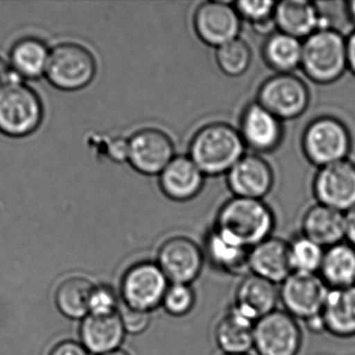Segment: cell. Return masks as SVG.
Wrapping results in <instances>:
<instances>
[{
    "mask_svg": "<svg viewBox=\"0 0 355 355\" xmlns=\"http://www.w3.org/2000/svg\"><path fill=\"white\" fill-rule=\"evenodd\" d=\"M239 132L245 146L257 153H271L282 143L284 130L282 121L255 101L243 111Z\"/></svg>",
    "mask_w": 355,
    "mask_h": 355,
    "instance_id": "obj_16",
    "label": "cell"
},
{
    "mask_svg": "<svg viewBox=\"0 0 355 355\" xmlns=\"http://www.w3.org/2000/svg\"><path fill=\"white\" fill-rule=\"evenodd\" d=\"M94 286L86 278L71 277L62 282L55 294L58 309L71 319H80L90 313Z\"/></svg>",
    "mask_w": 355,
    "mask_h": 355,
    "instance_id": "obj_29",
    "label": "cell"
},
{
    "mask_svg": "<svg viewBox=\"0 0 355 355\" xmlns=\"http://www.w3.org/2000/svg\"><path fill=\"white\" fill-rule=\"evenodd\" d=\"M103 355H128V353L124 352V351L115 350L113 352L105 353V354Z\"/></svg>",
    "mask_w": 355,
    "mask_h": 355,
    "instance_id": "obj_42",
    "label": "cell"
},
{
    "mask_svg": "<svg viewBox=\"0 0 355 355\" xmlns=\"http://www.w3.org/2000/svg\"><path fill=\"white\" fill-rule=\"evenodd\" d=\"M150 313H145V311H136V309H126L122 311L121 320L125 331L132 334H139L145 331L148 327L149 322H150Z\"/></svg>",
    "mask_w": 355,
    "mask_h": 355,
    "instance_id": "obj_36",
    "label": "cell"
},
{
    "mask_svg": "<svg viewBox=\"0 0 355 355\" xmlns=\"http://www.w3.org/2000/svg\"><path fill=\"white\" fill-rule=\"evenodd\" d=\"M241 21L234 3L216 0L201 3L197 8L193 26L205 44L218 49L239 38Z\"/></svg>",
    "mask_w": 355,
    "mask_h": 355,
    "instance_id": "obj_13",
    "label": "cell"
},
{
    "mask_svg": "<svg viewBox=\"0 0 355 355\" xmlns=\"http://www.w3.org/2000/svg\"><path fill=\"white\" fill-rule=\"evenodd\" d=\"M249 272L274 284H282L293 273L288 254V243L269 238L248 253Z\"/></svg>",
    "mask_w": 355,
    "mask_h": 355,
    "instance_id": "obj_20",
    "label": "cell"
},
{
    "mask_svg": "<svg viewBox=\"0 0 355 355\" xmlns=\"http://www.w3.org/2000/svg\"><path fill=\"white\" fill-rule=\"evenodd\" d=\"M159 178L161 190L168 198L184 202L200 193L205 175L189 155H175Z\"/></svg>",
    "mask_w": 355,
    "mask_h": 355,
    "instance_id": "obj_19",
    "label": "cell"
},
{
    "mask_svg": "<svg viewBox=\"0 0 355 355\" xmlns=\"http://www.w3.org/2000/svg\"><path fill=\"white\" fill-rule=\"evenodd\" d=\"M301 345L297 320L286 311L276 309L255 322L253 349L257 355H298Z\"/></svg>",
    "mask_w": 355,
    "mask_h": 355,
    "instance_id": "obj_10",
    "label": "cell"
},
{
    "mask_svg": "<svg viewBox=\"0 0 355 355\" xmlns=\"http://www.w3.org/2000/svg\"><path fill=\"white\" fill-rule=\"evenodd\" d=\"M318 275L329 290L355 286V249L346 242L326 248Z\"/></svg>",
    "mask_w": 355,
    "mask_h": 355,
    "instance_id": "obj_26",
    "label": "cell"
},
{
    "mask_svg": "<svg viewBox=\"0 0 355 355\" xmlns=\"http://www.w3.org/2000/svg\"><path fill=\"white\" fill-rule=\"evenodd\" d=\"M302 41L284 33L268 37L263 47L266 64L277 73H292L301 66Z\"/></svg>",
    "mask_w": 355,
    "mask_h": 355,
    "instance_id": "obj_28",
    "label": "cell"
},
{
    "mask_svg": "<svg viewBox=\"0 0 355 355\" xmlns=\"http://www.w3.org/2000/svg\"><path fill=\"white\" fill-rule=\"evenodd\" d=\"M301 145L305 157L321 168L346 159L352 148V137L344 122L322 116L307 124Z\"/></svg>",
    "mask_w": 355,
    "mask_h": 355,
    "instance_id": "obj_5",
    "label": "cell"
},
{
    "mask_svg": "<svg viewBox=\"0 0 355 355\" xmlns=\"http://www.w3.org/2000/svg\"><path fill=\"white\" fill-rule=\"evenodd\" d=\"M44 109L39 95L31 87L14 82L0 91V134L24 138L42 123Z\"/></svg>",
    "mask_w": 355,
    "mask_h": 355,
    "instance_id": "obj_4",
    "label": "cell"
},
{
    "mask_svg": "<svg viewBox=\"0 0 355 355\" xmlns=\"http://www.w3.org/2000/svg\"><path fill=\"white\" fill-rule=\"evenodd\" d=\"M49 51L45 42L34 37L17 41L10 53V63L14 73L26 80H37L46 71Z\"/></svg>",
    "mask_w": 355,
    "mask_h": 355,
    "instance_id": "obj_27",
    "label": "cell"
},
{
    "mask_svg": "<svg viewBox=\"0 0 355 355\" xmlns=\"http://www.w3.org/2000/svg\"><path fill=\"white\" fill-rule=\"evenodd\" d=\"M347 13H348L349 18L352 20L355 24V0H352V1H349L347 3Z\"/></svg>",
    "mask_w": 355,
    "mask_h": 355,
    "instance_id": "obj_41",
    "label": "cell"
},
{
    "mask_svg": "<svg viewBox=\"0 0 355 355\" xmlns=\"http://www.w3.org/2000/svg\"><path fill=\"white\" fill-rule=\"evenodd\" d=\"M254 325L232 307L216 326L217 346L223 354H248L253 349Z\"/></svg>",
    "mask_w": 355,
    "mask_h": 355,
    "instance_id": "obj_24",
    "label": "cell"
},
{
    "mask_svg": "<svg viewBox=\"0 0 355 355\" xmlns=\"http://www.w3.org/2000/svg\"><path fill=\"white\" fill-rule=\"evenodd\" d=\"M234 197L263 200L273 188L274 174L267 161L257 155H245L226 174Z\"/></svg>",
    "mask_w": 355,
    "mask_h": 355,
    "instance_id": "obj_15",
    "label": "cell"
},
{
    "mask_svg": "<svg viewBox=\"0 0 355 355\" xmlns=\"http://www.w3.org/2000/svg\"><path fill=\"white\" fill-rule=\"evenodd\" d=\"M309 101V88L301 78L293 73H277L259 87L257 101L282 121L300 117Z\"/></svg>",
    "mask_w": 355,
    "mask_h": 355,
    "instance_id": "obj_7",
    "label": "cell"
},
{
    "mask_svg": "<svg viewBox=\"0 0 355 355\" xmlns=\"http://www.w3.org/2000/svg\"><path fill=\"white\" fill-rule=\"evenodd\" d=\"M274 227L273 211L263 200L234 197L218 211L214 230L230 242L250 250L271 238Z\"/></svg>",
    "mask_w": 355,
    "mask_h": 355,
    "instance_id": "obj_1",
    "label": "cell"
},
{
    "mask_svg": "<svg viewBox=\"0 0 355 355\" xmlns=\"http://www.w3.org/2000/svg\"><path fill=\"white\" fill-rule=\"evenodd\" d=\"M124 329L118 313L90 315L85 318L80 327V336L85 348L95 354L113 352L123 340Z\"/></svg>",
    "mask_w": 355,
    "mask_h": 355,
    "instance_id": "obj_22",
    "label": "cell"
},
{
    "mask_svg": "<svg viewBox=\"0 0 355 355\" xmlns=\"http://www.w3.org/2000/svg\"><path fill=\"white\" fill-rule=\"evenodd\" d=\"M302 234L325 249L345 242V214L318 203L303 216Z\"/></svg>",
    "mask_w": 355,
    "mask_h": 355,
    "instance_id": "obj_23",
    "label": "cell"
},
{
    "mask_svg": "<svg viewBox=\"0 0 355 355\" xmlns=\"http://www.w3.org/2000/svg\"><path fill=\"white\" fill-rule=\"evenodd\" d=\"M300 68L315 84L340 80L348 69L346 38L331 28L313 33L303 40Z\"/></svg>",
    "mask_w": 355,
    "mask_h": 355,
    "instance_id": "obj_3",
    "label": "cell"
},
{
    "mask_svg": "<svg viewBox=\"0 0 355 355\" xmlns=\"http://www.w3.org/2000/svg\"><path fill=\"white\" fill-rule=\"evenodd\" d=\"M203 253L213 267L228 275L240 276L249 272L248 249L230 242L214 228L207 234Z\"/></svg>",
    "mask_w": 355,
    "mask_h": 355,
    "instance_id": "obj_25",
    "label": "cell"
},
{
    "mask_svg": "<svg viewBox=\"0 0 355 355\" xmlns=\"http://www.w3.org/2000/svg\"><path fill=\"white\" fill-rule=\"evenodd\" d=\"M278 300L279 290L276 288V284L249 274L243 278L236 288L232 307L255 323L276 311Z\"/></svg>",
    "mask_w": 355,
    "mask_h": 355,
    "instance_id": "obj_17",
    "label": "cell"
},
{
    "mask_svg": "<svg viewBox=\"0 0 355 355\" xmlns=\"http://www.w3.org/2000/svg\"><path fill=\"white\" fill-rule=\"evenodd\" d=\"M313 191L319 205L346 214L355 207V164L346 159L319 168Z\"/></svg>",
    "mask_w": 355,
    "mask_h": 355,
    "instance_id": "obj_11",
    "label": "cell"
},
{
    "mask_svg": "<svg viewBox=\"0 0 355 355\" xmlns=\"http://www.w3.org/2000/svg\"><path fill=\"white\" fill-rule=\"evenodd\" d=\"M51 355H88L86 348L74 342H64L58 345Z\"/></svg>",
    "mask_w": 355,
    "mask_h": 355,
    "instance_id": "obj_37",
    "label": "cell"
},
{
    "mask_svg": "<svg viewBox=\"0 0 355 355\" xmlns=\"http://www.w3.org/2000/svg\"><path fill=\"white\" fill-rule=\"evenodd\" d=\"M278 32L294 38L306 39L325 26L317 5L305 0H284L276 3L273 14Z\"/></svg>",
    "mask_w": 355,
    "mask_h": 355,
    "instance_id": "obj_18",
    "label": "cell"
},
{
    "mask_svg": "<svg viewBox=\"0 0 355 355\" xmlns=\"http://www.w3.org/2000/svg\"><path fill=\"white\" fill-rule=\"evenodd\" d=\"M223 355H248V354H223Z\"/></svg>",
    "mask_w": 355,
    "mask_h": 355,
    "instance_id": "obj_43",
    "label": "cell"
},
{
    "mask_svg": "<svg viewBox=\"0 0 355 355\" xmlns=\"http://www.w3.org/2000/svg\"><path fill=\"white\" fill-rule=\"evenodd\" d=\"M276 3L269 0L253 1V0H241L234 3V8L241 19L246 20L251 26L273 17Z\"/></svg>",
    "mask_w": 355,
    "mask_h": 355,
    "instance_id": "obj_33",
    "label": "cell"
},
{
    "mask_svg": "<svg viewBox=\"0 0 355 355\" xmlns=\"http://www.w3.org/2000/svg\"><path fill=\"white\" fill-rule=\"evenodd\" d=\"M169 280L157 263L142 261L128 270L122 280L121 292L126 306L150 313L163 303Z\"/></svg>",
    "mask_w": 355,
    "mask_h": 355,
    "instance_id": "obj_8",
    "label": "cell"
},
{
    "mask_svg": "<svg viewBox=\"0 0 355 355\" xmlns=\"http://www.w3.org/2000/svg\"><path fill=\"white\" fill-rule=\"evenodd\" d=\"M196 294L190 284H170L162 306L168 315L174 318H182L188 315L194 309Z\"/></svg>",
    "mask_w": 355,
    "mask_h": 355,
    "instance_id": "obj_32",
    "label": "cell"
},
{
    "mask_svg": "<svg viewBox=\"0 0 355 355\" xmlns=\"http://www.w3.org/2000/svg\"><path fill=\"white\" fill-rule=\"evenodd\" d=\"M117 300H116L115 293L107 288L101 286L95 288L91 298L90 313L93 315H109L116 313Z\"/></svg>",
    "mask_w": 355,
    "mask_h": 355,
    "instance_id": "obj_35",
    "label": "cell"
},
{
    "mask_svg": "<svg viewBox=\"0 0 355 355\" xmlns=\"http://www.w3.org/2000/svg\"><path fill=\"white\" fill-rule=\"evenodd\" d=\"M175 157L170 137L157 128H144L128 140V159L132 167L144 175H159Z\"/></svg>",
    "mask_w": 355,
    "mask_h": 355,
    "instance_id": "obj_14",
    "label": "cell"
},
{
    "mask_svg": "<svg viewBox=\"0 0 355 355\" xmlns=\"http://www.w3.org/2000/svg\"><path fill=\"white\" fill-rule=\"evenodd\" d=\"M325 248L306 236H296L288 243V254L293 272L318 274L323 261Z\"/></svg>",
    "mask_w": 355,
    "mask_h": 355,
    "instance_id": "obj_31",
    "label": "cell"
},
{
    "mask_svg": "<svg viewBox=\"0 0 355 355\" xmlns=\"http://www.w3.org/2000/svg\"><path fill=\"white\" fill-rule=\"evenodd\" d=\"M321 317L328 334L338 338H355V286L328 291Z\"/></svg>",
    "mask_w": 355,
    "mask_h": 355,
    "instance_id": "obj_21",
    "label": "cell"
},
{
    "mask_svg": "<svg viewBox=\"0 0 355 355\" xmlns=\"http://www.w3.org/2000/svg\"><path fill=\"white\" fill-rule=\"evenodd\" d=\"M15 73H14L12 68L8 65L7 62L0 57V91L12 84V83L17 82L16 80Z\"/></svg>",
    "mask_w": 355,
    "mask_h": 355,
    "instance_id": "obj_39",
    "label": "cell"
},
{
    "mask_svg": "<svg viewBox=\"0 0 355 355\" xmlns=\"http://www.w3.org/2000/svg\"><path fill=\"white\" fill-rule=\"evenodd\" d=\"M328 291L318 274L293 272L280 284L279 300L291 317L307 322L321 315Z\"/></svg>",
    "mask_w": 355,
    "mask_h": 355,
    "instance_id": "obj_9",
    "label": "cell"
},
{
    "mask_svg": "<svg viewBox=\"0 0 355 355\" xmlns=\"http://www.w3.org/2000/svg\"><path fill=\"white\" fill-rule=\"evenodd\" d=\"M93 146L101 153L107 155L112 161L121 163L128 159V140L123 138L107 139L103 137H91Z\"/></svg>",
    "mask_w": 355,
    "mask_h": 355,
    "instance_id": "obj_34",
    "label": "cell"
},
{
    "mask_svg": "<svg viewBox=\"0 0 355 355\" xmlns=\"http://www.w3.org/2000/svg\"><path fill=\"white\" fill-rule=\"evenodd\" d=\"M205 259L202 249L194 241L178 236L162 244L157 263L170 284L192 286L202 272Z\"/></svg>",
    "mask_w": 355,
    "mask_h": 355,
    "instance_id": "obj_12",
    "label": "cell"
},
{
    "mask_svg": "<svg viewBox=\"0 0 355 355\" xmlns=\"http://www.w3.org/2000/svg\"><path fill=\"white\" fill-rule=\"evenodd\" d=\"M345 242L355 249V207L345 214Z\"/></svg>",
    "mask_w": 355,
    "mask_h": 355,
    "instance_id": "obj_38",
    "label": "cell"
},
{
    "mask_svg": "<svg viewBox=\"0 0 355 355\" xmlns=\"http://www.w3.org/2000/svg\"><path fill=\"white\" fill-rule=\"evenodd\" d=\"M348 69L355 76V30L346 39Z\"/></svg>",
    "mask_w": 355,
    "mask_h": 355,
    "instance_id": "obj_40",
    "label": "cell"
},
{
    "mask_svg": "<svg viewBox=\"0 0 355 355\" xmlns=\"http://www.w3.org/2000/svg\"><path fill=\"white\" fill-rule=\"evenodd\" d=\"M244 141L230 124L215 122L201 128L193 136L189 157L205 176L227 172L245 155Z\"/></svg>",
    "mask_w": 355,
    "mask_h": 355,
    "instance_id": "obj_2",
    "label": "cell"
},
{
    "mask_svg": "<svg viewBox=\"0 0 355 355\" xmlns=\"http://www.w3.org/2000/svg\"><path fill=\"white\" fill-rule=\"evenodd\" d=\"M96 70L92 53L82 45L68 42L51 49L45 76L55 88L74 92L89 86Z\"/></svg>",
    "mask_w": 355,
    "mask_h": 355,
    "instance_id": "obj_6",
    "label": "cell"
},
{
    "mask_svg": "<svg viewBox=\"0 0 355 355\" xmlns=\"http://www.w3.org/2000/svg\"><path fill=\"white\" fill-rule=\"evenodd\" d=\"M252 61V51L249 45L239 37L216 49L218 67L230 78H240L246 73Z\"/></svg>",
    "mask_w": 355,
    "mask_h": 355,
    "instance_id": "obj_30",
    "label": "cell"
}]
</instances>
